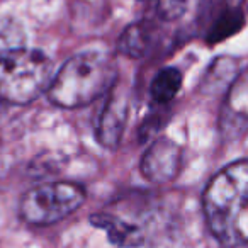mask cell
I'll return each instance as SVG.
<instances>
[{
  "label": "cell",
  "mask_w": 248,
  "mask_h": 248,
  "mask_svg": "<svg viewBox=\"0 0 248 248\" xmlns=\"http://www.w3.org/2000/svg\"><path fill=\"white\" fill-rule=\"evenodd\" d=\"M202 207L211 233L223 247L248 243V160L230 163L209 180Z\"/></svg>",
  "instance_id": "1"
},
{
  "label": "cell",
  "mask_w": 248,
  "mask_h": 248,
  "mask_svg": "<svg viewBox=\"0 0 248 248\" xmlns=\"http://www.w3.org/2000/svg\"><path fill=\"white\" fill-rule=\"evenodd\" d=\"M116 65L100 51H85L72 56L48 87L51 104L62 109L85 107L112 90Z\"/></svg>",
  "instance_id": "2"
},
{
  "label": "cell",
  "mask_w": 248,
  "mask_h": 248,
  "mask_svg": "<svg viewBox=\"0 0 248 248\" xmlns=\"http://www.w3.org/2000/svg\"><path fill=\"white\" fill-rule=\"evenodd\" d=\"M53 80L51 60L26 46L0 55V100L26 106L48 90Z\"/></svg>",
  "instance_id": "3"
},
{
  "label": "cell",
  "mask_w": 248,
  "mask_h": 248,
  "mask_svg": "<svg viewBox=\"0 0 248 248\" xmlns=\"http://www.w3.org/2000/svg\"><path fill=\"white\" fill-rule=\"evenodd\" d=\"M85 190L78 184H41L24 194L19 213L32 226H49L75 213L85 202Z\"/></svg>",
  "instance_id": "4"
},
{
  "label": "cell",
  "mask_w": 248,
  "mask_h": 248,
  "mask_svg": "<svg viewBox=\"0 0 248 248\" xmlns=\"http://www.w3.org/2000/svg\"><path fill=\"white\" fill-rule=\"evenodd\" d=\"M182 165V148L170 138H160L145 152L140 170L146 180L153 184H167L173 180Z\"/></svg>",
  "instance_id": "5"
},
{
  "label": "cell",
  "mask_w": 248,
  "mask_h": 248,
  "mask_svg": "<svg viewBox=\"0 0 248 248\" xmlns=\"http://www.w3.org/2000/svg\"><path fill=\"white\" fill-rule=\"evenodd\" d=\"M248 128V66L228 87L221 109V133L224 138H238Z\"/></svg>",
  "instance_id": "6"
},
{
  "label": "cell",
  "mask_w": 248,
  "mask_h": 248,
  "mask_svg": "<svg viewBox=\"0 0 248 248\" xmlns=\"http://www.w3.org/2000/svg\"><path fill=\"white\" fill-rule=\"evenodd\" d=\"M128 119V99L123 93L110 92L97 123V141L109 150L119 146Z\"/></svg>",
  "instance_id": "7"
},
{
  "label": "cell",
  "mask_w": 248,
  "mask_h": 248,
  "mask_svg": "<svg viewBox=\"0 0 248 248\" xmlns=\"http://www.w3.org/2000/svg\"><path fill=\"white\" fill-rule=\"evenodd\" d=\"M90 223L95 228H100V230L106 231L109 240L121 248L140 247L145 241V234H143L141 228L126 221L124 217L116 216V214H110V213L92 214Z\"/></svg>",
  "instance_id": "8"
},
{
  "label": "cell",
  "mask_w": 248,
  "mask_h": 248,
  "mask_svg": "<svg viewBox=\"0 0 248 248\" xmlns=\"http://www.w3.org/2000/svg\"><path fill=\"white\" fill-rule=\"evenodd\" d=\"M153 28L145 21L135 22L124 29L119 38V51L129 58H141L152 48Z\"/></svg>",
  "instance_id": "9"
},
{
  "label": "cell",
  "mask_w": 248,
  "mask_h": 248,
  "mask_svg": "<svg viewBox=\"0 0 248 248\" xmlns=\"http://www.w3.org/2000/svg\"><path fill=\"white\" fill-rule=\"evenodd\" d=\"M243 24H245V11L224 5V9L217 14V17L211 24V29L207 32V43L216 45V43L224 41L230 36L236 34L243 28Z\"/></svg>",
  "instance_id": "10"
},
{
  "label": "cell",
  "mask_w": 248,
  "mask_h": 248,
  "mask_svg": "<svg viewBox=\"0 0 248 248\" xmlns=\"http://www.w3.org/2000/svg\"><path fill=\"white\" fill-rule=\"evenodd\" d=\"M180 87H182L180 70L173 68V66H167V68L158 70L156 75L153 77L150 93L156 104H169L179 93Z\"/></svg>",
  "instance_id": "11"
},
{
  "label": "cell",
  "mask_w": 248,
  "mask_h": 248,
  "mask_svg": "<svg viewBox=\"0 0 248 248\" xmlns=\"http://www.w3.org/2000/svg\"><path fill=\"white\" fill-rule=\"evenodd\" d=\"M24 31L16 19L0 16V55L24 46Z\"/></svg>",
  "instance_id": "12"
},
{
  "label": "cell",
  "mask_w": 248,
  "mask_h": 248,
  "mask_svg": "<svg viewBox=\"0 0 248 248\" xmlns=\"http://www.w3.org/2000/svg\"><path fill=\"white\" fill-rule=\"evenodd\" d=\"M190 0H162V12L167 19H177L186 12Z\"/></svg>",
  "instance_id": "13"
},
{
  "label": "cell",
  "mask_w": 248,
  "mask_h": 248,
  "mask_svg": "<svg viewBox=\"0 0 248 248\" xmlns=\"http://www.w3.org/2000/svg\"><path fill=\"white\" fill-rule=\"evenodd\" d=\"M224 5L234 9H241V11H247L248 9V0H224Z\"/></svg>",
  "instance_id": "14"
},
{
  "label": "cell",
  "mask_w": 248,
  "mask_h": 248,
  "mask_svg": "<svg viewBox=\"0 0 248 248\" xmlns=\"http://www.w3.org/2000/svg\"><path fill=\"white\" fill-rule=\"evenodd\" d=\"M141 2H146V0H141Z\"/></svg>",
  "instance_id": "15"
}]
</instances>
